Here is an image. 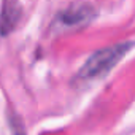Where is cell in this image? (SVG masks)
<instances>
[{
	"label": "cell",
	"instance_id": "cell-1",
	"mask_svg": "<svg viewBox=\"0 0 135 135\" xmlns=\"http://www.w3.org/2000/svg\"><path fill=\"white\" fill-rule=\"evenodd\" d=\"M132 48V43H121L116 46H110L105 49H100L97 52H94L88 62L84 64V67L80 72V78L81 80H94V78H102L105 76L113 67L126 56V52Z\"/></svg>",
	"mask_w": 135,
	"mask_h": 135
},
{
	"label": "cell",
	"instance_id": "cell-3",
	"mask_svg": "<svg viewBox=\"0 0 135 135\" xmlns=\"http://www.w3.org/2000/svg\"><path fill=\"white\" fill-rule=\"evenodd\" d=\"M91 10L86 7V5H81V7H73L70 10H67L60 15V21L64 26H75V24H81V22H86L88 16H91Z\"/></svg>",
	"mask_w": 135,
	"mask_h": 135
},
{
	"label": "cell",
	"instance_id": "cell-2",
	"mask_svg": "<svg viewBox=\"0 0 135 135\" xmlns=\"http://www.w3.org/2000/svg\"><path fill=\"white\" fill-rule=\"evenodd\" d=\"M21 16V7L18 5L16 0H7L2 11V19H0V27L2 33H8L15 29L18 19Z\"/></svg>",
	"mask_w": 135,
	"mask_h": 135
}]
</instances>
